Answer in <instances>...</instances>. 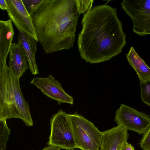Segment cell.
<instances>
[{
    "label": "cell",
    "mask_w": 150,
    "mask_h": 150,
    "mask_svg": "<svg viewBox=\"0 0 150 150\" xmlns=\"http://www.w3.org/2000/svg\"><path fill=\"white\" fill-rule=\"evenodd\" d=\"M18 39L23 47L28 62L29 68L32 74L35 75L38 74L39 70L35 57L38 40L20 31H19Z\"/></svg>",
    "instance_id": "4fadbf2b"
},
{
    "label": "cell",
    "mask_w": 150,
    "mask_h": 150,
    "mask_svg": "<svg viewBox=\"0 0 150 150\" xmlns=\"http://www.w3.org/2000/svg\"><path fill=\"white\" fill-rule=\"evenodd\" d=\"M115 121L118 126L143 134L150 126L149 115L121 104L115 112Z\"/></svg>",
    "instance_id": "52a82bcc"
},
{
    "label": "cell",
    "mask_w": 150,
    "mask_h": 150,
    "mask_svg": "<svg viewBox=\"0 0 150 150\" xmlns=\"http://www.w3.org/2000/svg\"><path fill=\"white\" fill-rule=\"evenodd\" d=\"M7 8V5L6 0H0V9L6 11Z\"/></svg>",
    "instance_id": "44dd1931"
},
{
    "label": "cell",
    "mask_w": 150,
    "mask_h": 150,
    "mask_svg": "<svg viewBox=\"0 0 150 150\" xmlns=\"http://www.w3.org/2000/svg\"></svg>",
    "instance_id": "603a6c76"
},
{
    "label": "cell",
    "mask_w": 150,
    "mask_h": 150,
    "mask_svg": "<svg viewBox=\"0 0 150 150\" xmlns=\"http://www.w3.org/2000/svg\"><path fill=\"white\" fill-rule=\"evenodd\" d=\"M129 137L128 131L119 126L102 132L100 150H121Z\"/></svg>",
    "instance_id": "30bf717a"
},
{
    "label": "cell",
    "mask_w": 150,
    "mask_h": 150,
    "mask_svg": "<svg viewBox=\"0 0 150 150\" xmlns=\"http://www.w3.org/2000/svg\"><path fill=\"white\" fill-rule=\"evenodd\" d=\"M10 134L6 120H0V150H6L7 141Z\"/></svg>",
    "instance_id": "9a60e30c"
},
{
    "label": "cell",
    "mask_w": 150,
    "mask_h": 150,
    "mask_svg": "<svg viewBox=\"0 0 150 150\" xmlns=\"http://www.w3.org/2000/svg\"><path fill=\"white\" fill-rule=\"evenodd\" d=\"M78 12L80 15L87 12L91 9L93 0H74Z\"/></svg>",
    "instance_id": "e0dca14e"
},
{
    "label": "cell",
    "mask_w": 150,
    "mask_h": 150,
    "mask_svg": "<svg viewBox=\"0 0 150 150\" xmlns=\"http://www.w3.org/2000/svg\"><path fill=\"white\" fill-rule=\"evenodd\" d=\"M60 149L52 145H48L42 150H60Z\"/></svg>",
    "instance_id": "7402d4cb"
},
{
    "label": "cell",
    "mask_w": 150,
    "mask_h": 150,
    "mask_svg": "<svg viewBox=\"0 0 150 150\" xmlns=\"http://www.w3.org/2000/svg\"><path fill=\"white\" fill-rule=\"evenodd\" d=\"M139 145L143 150H150V126L143 134Z\"/></svg>",
    "instance_id": "ac0fdd59"
},
{
    "label": "cell",
    "mask_w": 150,
    "mask_h": 150,
    "mask_svg": "<svg viewBox=\"0 0 150 150\" xmlns=\"http://www.w3.org/2000/svg\"><path fill=\"white\" fill-rule=\"evenodd\" d=\"M30 15L46 54L73 47L80 15L74 0H43Z\"/></svg>",
    "instance_id": "7a4b0ae2"
},
{
    "label": "cell",
    "mask_w": 150,
    "mask_h": 150,
    "mask_svg": "<svg viewBox=\"0 0 150 150\" xmlns=\"http://www.w3.org/2000/svg\"><path fill=\"white\" fill-rule=\"evenodd\" d=\"M141 98L143 102L150 106V79L140 83Z\"/></svg>",
    "instance_id": "2e32d148"
},
{
    "label": "cell",
    "mask_w": 150,
    "mask_h": 150,
    "mask_svg": "<svg viewBox=\"0 0 150 150\" xmlns=\"http://www.w3.org/2000/svg\"><path fill=\"white\" fill-rule=\"evenodd\" d=\"M19 79L7 65L0 71V120L19 119L26 125L31 127L33 121L29 105L22 92Z\"/></svg>",
    "instance_id": "3957f363"
},
{
    "label": "cell",
    "mask_w": 150,
    "mask_h": 150,
    "mask_svg": "<svg viewBox=\"0 0 150 150\" xmlns=\"http://www.w3.org/2000/svg\"><path fill=\"white\" fill-rule=\"evenodd\" d=\"M9 53V67L12 73L20 79L29 68V65L24 49L19 41L12 44Z\"/></svg>",
    "instance_id": "8fae6325"
},
{
    "label": "cell",
    "mask_w": 150,
    "mask_h": 150,
    "mask_svg": "<svg viewBox=\"0 0 150 150\" xmlns=\"http://www.w3.org/2000/svg\"><path fill=\"white\" fill-rule=\"evenodd\" d=\"M14 34L10 19L0 20V71L5 67L7 57L9 52Z\"/></svg>",
    "instance_id": "7c38bea8"
},
{
    "label": "cell",
    "mask_w": 150,
    "mask_h": 150,
    "mask_svg": "<svg viewBox=\"0 0 150 150\" xmlns=\"http://www.w3.org/2000/svg\"><path fill=\"white\" fill-rule=\"evenodd\" d=\"M105 4L83 15L77 45L81 58L96 64L110 60L122 52L127 42L116 8Z\"/></svg>",
    "instance_id": "6da1fadb"
},
{
    "label": "cell",
    "mask_w": 150,
    "mask_h": 150,
    "mask_svg": "<svg viewBox=\"0 0 150 150\" xmlns=\"http://www.w3.org/2000/svg\"><path fill=\"white\" fill-rule=\"evenodd\" d=\"M42 0H23L22 1L27 10L30 14L37 8Z\"/></svg>",
    "instance_id": "d6986e66"
},
{
    "label": "cell",
    "mask_w": 150,
    "mask_h": 150,
    "mask_svg": "<svg viewBox=\"0 0 150 150\" xmlns=\"http://www.w3.org/2000/svg\"><path fill=\"white\" fill-rule=\"evenodd\" d=\"M50 124V133L47 145L66 150L76 148L68 114L60 109L52 115Z\"/></svg>",
    "instance_id": "5b68a950"
},
{
    "label": "cell",
    "mask_w": 150,
    "mask_h": 150,
    "mask_svg": "<svg viewBox=\"0 0 150 150\" xmlns=\"http://www.w3.org/2000/svg\"><path fill=\"white\" fill-rule=\"evenodd\" d=\"M121 150H135L132 145L127 142L124 145Z\"/></svg>",
    "instance_id": "ffe728a7"
},
{
    "label": "cell",
    "mask_w": 150,
    "mask_h": 150,
    "mask_svg": "<svg viewBox=\"0 0 150 150\" xmlns=\"http://www.w3.org/2000/svg\"><path fill=\"white\" fill-rule=\"evenodd\" d=\"M30 83L36 86L46 96L56 101L59 105L68 103L72 105L73 98L63 89L61 83L51 75L47 78L36 77Z\"/></svg>",
    "instance_id": "9c48e42d"
},
{
    "label": "cell",
    "mask_w": 150,
    "mask_h": 150,
    "mask_svg": "<svg viewBox=\"0 0 150 150\" xmlns=\"http://www.w3.org/2000/svg\"><path fill=\"white\" fill-rule=\"evenodd\" d=\"M68 115L76 148L81 150H100L102 132L77 112Z\"/></svg>",
    "instance_id": "277c9868"
},
{
    "label": "cell",
    "mask_w": 150,
    "mask_h": 150,
    "mask_svg": "<svg viewBox=\"0 0 150 150\" xmlns=\"http://www.w3.org/2000/svg\"><path fill=\"white\" fill-rule=\"evenodd\" d=\"M121 5L132 21L133 32L141 36L150 34V0H124Z\"/></svg>",
    "instance_id": "8992f818"
},
{
    "label": "cell",
    "mask_w": 150,
    "mask_h": 150,
    "mask_svg": "<svg viewBox=\"0 0 150 150\" xmlns=\"http://www.w3.org/2000/svg\"><path fill=\"white\" fill-rule=\"evenodd\" d=\"M129 64L134 69L142 83L150 79V68L131 47L126 55Z\"/></svg>",
    "instance_id": "5bb4252c"
},
{
    "label": "cell",
    "mask_w": 150,
    "mask_h": 150,
    "mask_svg": "<svg viewBox=\"0 0 150 150\" xmlns=\"http://www.w3.org/2000/svg\"><path fill=\"white\" fill-rule=\"evenodd\" d=\"M6 11L12 22L19 31L38 40L35 29L31 15L22 0H6Z\"/></svg>",
    "instance_id": "ba28073f"
}]
</instances>
